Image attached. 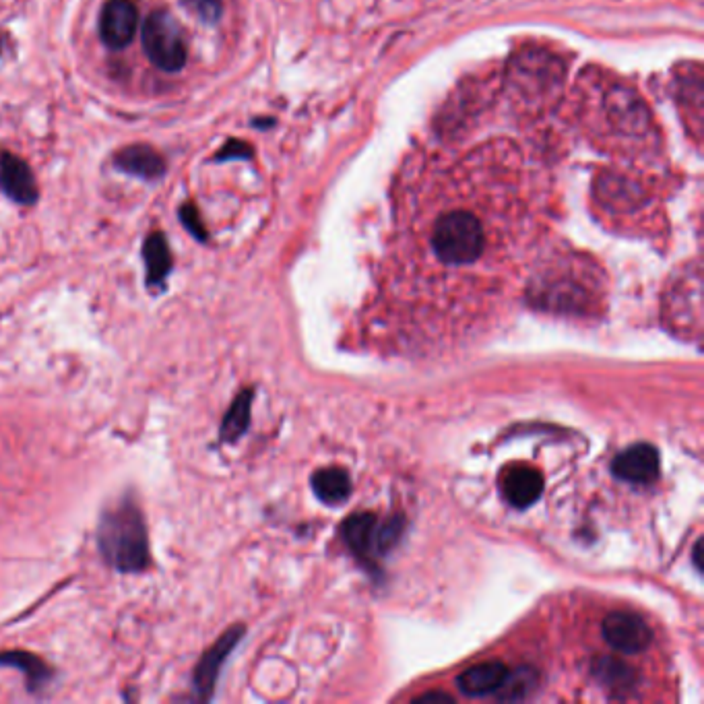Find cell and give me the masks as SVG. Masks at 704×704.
I'll return each instance as SVG.
<instances>
[{
	"label": "cell",
	"mask_w": 704,
	"mask_h": 704,
	"mask_svg": "<svg viewBox=\"0 0 704 704\" xmlns=\"http://www.w3.org/2000/svg\"><path fill=\"white\" fill-rule=\"evenodd\" d=\"M95 539L102 560L112 570L120 574H143L151 568L149 529L133 490H126L102 510Z\"/></svg>",
	"instance_id": "1"
},
{
	"label": "cell",
	"mask_w": 704,
	"mask_h": 704,
	"mask_svg": "<svg viewBox=\"0 0 704 704\" xmlns=\"http://www.w3.org/2000/svg\"><path fill=\"white\" fill-rule=\"evenodd\" d=\"M486 230L469 211H448L434 223L430 246L444 267H469L486 252Z\"/></svg>",
	"instance_id": "2"
},
{
	"label": "cell",
	"mask_w": 704,
	"mask_h": 704,
	"mask_svg": "<svg viewBox=\"0 0 704 704\" xmlns=\"http://www.w3.org/2000/svg\"><path fill=\"white\" fill-rule=\"evenodd\" d=\"M145 56L155 69L180 73L188 60V40L180 21L168 9H155L147 15L141 31Z\"/></svg>",
	"instance_id": "3"
},
{
	"label": "cell",
	"mask_w": 704,
	"mask_h": 704,
	"mask_svg": "<svg viewBox=\"0 0 704 704\" xmlns=\"http://www.w3.org/2000/svg\"><path fill=\"white\" fill-rule=\"evenodd\" d=\"M601 636L607 649L626 657L647 655L655 647L653 626L632 610H612L601 622Z\"/></svg>",
	"instance_id": "4"
},
{
	"label": "cell",
	"mask_w": 704,
	"mask_h": 704,
	"mask_svg": "<svg viewBox=\"0 0 704 704\" xmlns=\"http://www.w3.org/2000/svg\"><path fill=\"white\" fill-rule=\"evenodd\" d=\"M244 626H232L223 632L215 643L201 655L199 663L192 669V698L197 702H207L215 694V686L221 674L223 663L228 661L230 653L240 643Z\"/></svg>",
	"instance_id": "5"
},
{
	"label": "cell",
	"mask_w": 704,
	"mask_h": 704,
	"mask_svg": "<svg viewBox=\"0 0 704 704\" xmlns=\"http://www.w3.org/2000/svg\"><path fill=\"white\" fill-rule=\"evenodd\" d=\"M139 27V7L135 0H106L100 11L98 31L110 50L131 46Z\"/></svg>",
	"instance_id": "6"
},
{
	"label": "cell",
	"mask_w": 704,
	"mask_h": 704,
	"mask_svg": "<svg viewBox=\"0 0 704 704\" xmlns=\"http://www.w3.org/2000/svg\"><path fill=\"white\" fill-rule=\"evenodd\" d=\"M0 190L17 205H36L40 190L34 172L23 157L0 151Z\"/></svg>",
	"instance_id": "7"
},
{
	"label": "cell",
	"mask_w": 704,
	"mask_h": 704,
	"mask_svg": "<svg viewBox=\"0 0 704 704\" xmlns=\"http://www.w3.org/2000/svg\"><path fill=\"white\" fill-rule=\"evenodd\" d=\"M112 162L118 172L147 182L162 180L168 172L166 157L147 143H133L118 149Z\"/></svg>",
	"instance_id": "8"
},
{
	"label": "cell",
	"mask_w": 704,
	"mask_h": 704,
	"mask_svg": "<svg viewBox=\"0 0 704 704\" xmlns=\"http://www.w3.org/2000/svg\"><path fill=\"white\" fill-rule=\"evenodd\" d=\"M143 265H145V283L149 294H164L168 279L174 269V254L164 232H149L143 242Z\"/></svg>",
	"instance_id": "9"
},
{
	"label": "cell",
	"mask_w": 704,
	"mask_h": 704,
	"mask_svg": "<svg viewBox=\"0 0 704 704\" xmlns=\"http://www.w3.org/2000/svg\"><path fill=\"white\" fill-rule=\"evenodd\" d=\"M614 473L634 486H649L659 475V455L651 444H634L614 461Z\"/></svg>",
	"instance_id": "10"
},
{
	"label": "cell",
	"mask_w": 704,
	"mask_h": 704,
	"mask_svg": "<svg viewBox=\"0 0 704 704\" xmlns=\"http://www.w3.org/2000/svg\"><path fill=\"white\" fill-rule=\"evenodd\" d=\"M0 667L19 669L25 680V688L31 694H40L56 676L54 667L46 659L29 651H0Z\"/></svg>",
	"instance_id": "11"
},
{
	"label": "cell",
	"mask_w": 704,
	"mask_h": 704,
	"mask_svg": "<svg viewBox=\"0 0 704 704\" xmlns=\"http://www.w3.org/2000/svg\"><path fill=\"white\" fill-rule=\"evenodd\" d=\"M506 674H508L506 665L498 661H492V663L488 661L463 671L457 684H459V690L465 692L467 696H488L492 692H498Z\"/></svg>",
	"instance_id": "12"
},
{
	"label": "cell",
	"mask_w": 704,
	"mask_h": 704,
	"mask_svg": "<svg viewBox=\"0 0 704 704\" xmlns=\"http://www.w3.org/2000/svg\"><path fill=\"white\" fill-rule=\"evenodd\" d=\"M541 492V475L531 469L508 471L502 479V494L512 506H531Z\"/></svg>",
	"instance_id": "13"
},
{
	"label": "cell",
	"mask_w": 704,
	"mask_h": 704,
	"mask_svg": "<svg viewBox=\"0 0 704 704\" xmlns=\"http://www.w3.org/2000/svg\"><path fill=\"white\" fill-rule=\"evenodd\" d=\"M250 405H252V389H244L234 403L230 405L228 413L223 415V422L219 428V440L232 444L236 442L250 424Z\"/></svg>",
	"instance_id": "14"
},
{
	"label": "cell",
	"mask_w": 704,
	"mask_h": 704,
	"mask_svg": "<svg viewBox=\"0 0 704 704\" xmlns=\"http://www.w3.org/2000/svg\"><path fill=\"white\" fill-rule=\"evenodd\" d=\"M312 488L314 494L323 500L325 504H341L349 498L351 494V479L347 473H343L341 469H327V471H318L312 477Z\"/></svg>",
	"instance_id": "15"
},
{
	"label": "cell",
	"mask_w": 704,
	"mask_h": 704,
	"mask_svg": "<svg viewBox=\"0 0 704 704\" xmlns=\"http://www.w3.org/2000/svg\"><path fill=\"white\" fill-rule=\"evenodd\" d=\"M178 217L180 223L184 226V230L199 242H207L209 240V232L205 228V221L201 217V211L195 203H182L178 209Z\"/></svg>",
	"instance_id": "16"
},
{
	"label": "cell",
	"mask_w": 704,
	"mask_h": 704,
	"mask_svg": "<svg viewBox=\"0 0 704 704\" xmlns=\"http://www.w3.org/2000/svg\"><path fill=\"white\" fill-rule=\"evenodd\" d=\"M182 7L203 23H217L223 17V0H180Z\"/></svg>",
	"instance_id": "17"
},
{
	"label": "cell",
	"mask_w": 704,
	"mask_h": 704,
	"mask_svg": "<svg viewBox=\"0 0 704 704\" xmlns=\"http://www.w3.org/2000/svg\"><path fill=\"white\" fill-rule=\"evenodd\" d=\"M252 155H254V149L250 143H246L242 139H230L219 147V151L213 157V162H219V164L240 162V159H252Z\"/></svg>",
	"instance_id": "18"
},
{
	"label": "cell",
	"mask_w": 704,
	"mask_h": 704,
	"mask_svg": "<svg viewBox=\"0 0 704 704\" xmlns=\"http://www.w3.org/2000/svg\"><path fill=\"white\" fill-rule=\"evenodd\" d=\"M273 124H275L273 118H269V120H254V122H252V126H256V128H269V126H273Z\"/></svg>",
	"instance_id": "19"
},
{
	"label": "cell",
	"mask_w": 704,
	"mask_h": 704,
	"mask_svg": "<svg viewBox=\"0 0 704 704\" xmlns=\"http://www.w3.org/2000/svg\"><path fill=\"white\" fill-rule=\"evenodd\" d=\"M5 42H7V34H0V54L5 52Z\"/></svg>",
	"instance_id": "20"
}]
</instances>
